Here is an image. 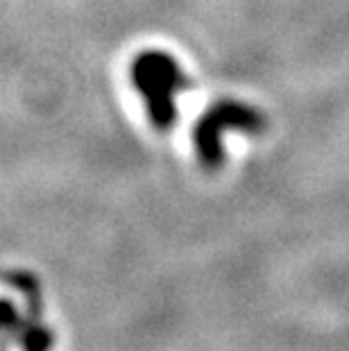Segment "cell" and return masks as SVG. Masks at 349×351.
Masks as SVG:
<instances>
[{
  "instance_id": "2",
  "label": "cell",
  "mask_w": 349,
  "mask_h": 351,
  "mask_svg": "<svg viewBox=\"0 0 349 351\" xmlns=\"http://www.w3.org/2000/svg\"><path fill=\"white\" fill-rule=\"evenodd\" d=\"M227 130H239L245 134H258L265 130V116L252 104L236 100H218L206 114L200 118L193 134L197 159L204 168H220L225 159L222 134Z\"/></svg>"
},
{
  "instance_id": "3",
  "label": "cell",
  "mask_w": 349,
  "mask_h": 351,
  "mask_svg": "<svg viewBox=\"0 0 349 351\" xmlns=\"http://www.w3.org/2000/svg\"><path fill=\"white\" fill-rule=\"evenodd\" d=\"M7 286L16 288L25 300V317L29 319H41L43 313V302H41V283L36 281L34 274H29L25 270H14L5 272Z\"/></svg>"
},
{
  "instance_id": "5",
  "label": "cell",
  "mask_w": 349,
  "mask_h": 351,
  "mask_svg": "<svg viewBox=\"0 0 349 351\" xmlns=\"http://www.w3.org/2000/svg\"><path fill=\"white\" fill-rule=\"evenodd\" d=\"M16 342L23 351H50L55 345V338H53V331L41 324V319L27 317V322Z\"/></svg>"
},
{
  "instance_id": "4",
  "label": "cell",
  "mask_w": 349,
  "mask_h": 351,
  "mask_svg": "<svg viewBox=\"0 0 349 351\" xmlns=\"http://www.w3.org/2000/svg\"><path fill=\"white\" fill-rule=\"evenodd\" d=\"M27 322V317L21 313L14 302L10 300H0V333H3V345H0V351H7L10 342H16L21 331Z\"/></svg>"
},
{
  "instance_id": "1",
  "label": "cell",
  "mask_w": 349,
  "mask_h": 351,
  "mask_svg": "<svg viewBox=\"0 0 349 351\" xmlns=\"http://www.w3.org/2000/svg\"><path fill=\"white\" fill-rule=\"evenodd\" d=\"M132 82L143 98L145 114L154 130L168 132L177 121V93L189 86L177 59L161 50H145L132 64Z\"/></svg>"
}]
</instances>
